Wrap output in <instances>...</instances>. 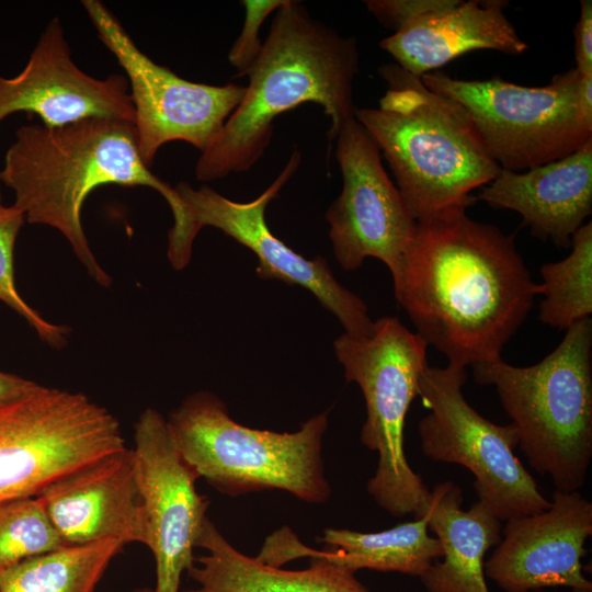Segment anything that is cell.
<instances>
[{
	"instance_id": "6da1fadb",
	"label": "cell",
	"mask_w": 592,
	"mask_h": 592,
	"mask_svg": "<svg viewBox=\"0 0 592 592\" xmlns=\"http://www.w3.org/2000/svg\"><path fill=\"white\" fill-rule=\"evenodd\" d=\"M392 282L415 333L463 368L501 358L542 294L514 235L471 219L466 207L417 221Z\"/></svg>"
},
{
	"instance_id": "7a4b0ae2",
	"label": "cell",
	"mask_w": 592,
	"mask_h": 592,
	"mask_svg": "<svg viewBox=\"0 0 592 592\" xmlns=\"http://www.w3.org/2000/svg\"><path fill=\"white\" fill-rule=\"evenodd\" d=\"M360 69L357 41L314 19L288 0L275 11L262 49L246 76L242 100L195 166L200 181L250 170L273 136L274 119L304 103L320 105L330 119L329 149L354 117L353 83Z\"/></svg>"
},
{
	"instance_id": "3957f363",
	"label": "cell",
	"mask_w": 592,
	"mask_h": 592,
	"mask_svg": "<svg viewBox=\"0 0 592 592\" xmlns=\"http://www.w3.org/2000/svg\"><path fill=\"white\" fill-rule=\"evenodd\" d=\"M0 183L15 195L14 205L31 224L59 230L89 275L102 286L110 275L98 263L81 224L87 196L104 184L149 186L168 202L173 226L168 244L180 241L185 216L175 189L144 163L134 123L105 117L45 126L23 125L4 156Z\"/></svg>"
},
{
	"instance_id": "277c9868",
	"label": "cell",
	"mask_w": 592,
	"mask_h": 592,
	"mask_svg": "<svg viewBox=\"0 0 592 592\" xmlns=\"http://www.w3.org/2000/svg\"><path fill=\"white\" fill-rule=\"evenodd\" d=\"M378 72L386 93L378 107L356 109L354 117L387 160L413 219L471 206V192L501 168L466 110L397 64L382 65Z\"/></svg>"
},
{
	"instance_id": "5b68a950",
	"label": "cell",
	"mask_w": 592,
	"mask_h": 592,
	"mask_svg": "<svg viewBox=\"0 0 592 592\" xmlns=\"http://www.w3.org/2000/svg\"><path fill=\"white\" fill-rule=\"evenodd\" d=\"M471 367L478 384L496 387L530 466L556 490L579 491L592 459L591 317L570 326L536 364L499 358Z\"/></svg>"
},
{
	"instance_id": "8992f818",
	"label": "cell",
	"mask_w": 592,
	"mask_h": 592,
	"mask_svg": "<svg viewBox=\"0 0 592 592\" xmlns=\"http://www.w3.org/2000/svg\"><path fill=\"white\" fill-rule=\"evenodd\" d=\"M167 426L187 465L221 493L276 489L309 503L331 496L321 453L328 411L278 433L238 423L216 395L197 391L169 414Z\"/></svg>"
},
{
	"instance_id": "52a82bcc",
	"label": "cell",
	"mask_w": 592,
	"mask_h": 592,
	"mask_svg": "<svg viewBox=\"0 0 592 592\" xmlns=\"http://www.w3.org/2000/svg\"><path fill=\"white\" fill-rule=\"evenodd\" d=\"M334 352L348 382L362 390L366 419L361 441L378 455L377 468L366 491L379 508L395 517L423 516L431 491L409 465L405 452L408 410L419 396V380L429 366L428 344L396 317L374 322L368 338L343 333Z\"/></svg>"
},
{
	"instance_id": "ba28073f",
	"label": "cell",
	"mask_w": 592,
	"mask_h": 592,
	"mask_svg": "<svg viewBox=\"0 0 592 592\" xmlns=\"http://www.w3.org/2000/svg\"><path fill=\"white\" fill-rule=\"evenodd\" d=\"M432 91L458 102L473 121L489 156L504 170L524 171L561 159L592 140V76L576 68L547 86L425 73Z\"/></svg>"
},
{
	"instance_id": "9c48e42d",
	"label": "cell",
	"mask_w": 592,
	"mask_h": 592,
	"mask_svg": "<svg viewBox=\"0 0 592 592\" xmlns=\"http://www.w3.org/2000/svg\"><path fill=\"white\" fill-rule=\"evenodd\" d=\"M125 446L118 420L81 392L42 386L0 405V503L36 497Z\"/></svg>"
},
{
	"instance_id": "30bf717a",
	"label": "cell",
	"mask_w": 592,
	"mask_h": 592,
	"mask_svg": "<svg viewBox=\"0 0 592 592\" xmlns=\"http://www.w3.org/2000/svg\"><path fill=\"white\" fill-rule=\"evenodd\" d=\"M466 379L465 368L449 364L428 366L421 374L419 396L429 410L418 426L422 453L467 468L478 501L500 521L548 509L550 500L514 453V425L496 424L471 407L463 395Z\"/></svg>"
},
{
	"instance_id": "8fae6325",
	"label": "cell",
	"mask_w": 592,
	"mask_h": 592,
	"mask_svg": "<svg viewBox=\"0 0 592 592\" xmlns=\"http://www.w3.org/2000/svg\"><path fill=\"white\" fill-rule=\"evenodd\" d=\"M82 5L100 39L125 70L144 163L150 169L159 148L173 140L204 151L239 105L246 86L187 81L144 54L101 1L84 0Z\"/></svg>"
},
{
	"instance_id": "7c38bea8",
	"label": "cell",
	"mask_w": 592,
	"mask_h": 592,
	"mask_svg": "<svg viewBox=\"0 0 592 592\" xmlns=\"http://www.w3.org/2000/svg\"><path fill=\"white\" fill-rule=\"evenodd\" d=\"M300 153L294 150L273 183L250 202L231 201L212 187H192L180 182L174 189L183 205L185 227L182 255L191 259L194 238L204 226L215 227L250 249L258 258V276L299 285L310 291L332 312L353 338H368L374 321L365 303L337 282L327 261L317 257L308 260L275 237L265 221V209L281 189L297 171Z\"/></svg>"
},
{
	"instance_id": "4fadbf2b",
	"label": "cell",
	"mask_w": 592,
	"mask_h": 592,
	"mask_svg": "<svg viewBox=\"0 0 592 592\" xmlns=\"http://www.w3.org/2000/svg\"><path fill=\"white\" fill-rule=\"evenodd\" d=\"M334 140L343 186L326 214L333 253L348 271L376 258L394 280L417 221L385 171L379 148L355 117L341 126Z\"/></svg>"
},
{
	"instance_id": "5bb4252c",
	"label": "cell",
	"mask_w": 592,
	"mask_h": 592,
	"mask_svg": "<svg viewBox=\"0 0 592 592\" xmlns=\"http://www.w3.org/2000/svg\"><path fill=\"white\" fill-rule=\"evenodd\" d=\"M135 467L156 562L153 592H180L181 578L194 565L193 554L207 519V497L196 490L200 478L183 459L167 420L146 409L135 424Z\"/></svg>"
},
{
	"instance_id": "9a60e30c",
	"label": "cell",
	"mask_w": 592,
	"mask_h": 592,
	"mask_svg": "<svg viewBox=\"0 0 592 592\" xmlns=\"http://www.w3.org/2000/svg\"><path fill=\"white\" fill-rule=\"evenodd\" d=\"M591 535V501L579 491L555 489L548 509L506 521L485 574L505 592L558 587L592 592L582 566Z\"/></svg>"
},
{
	"instance_id": "2e32d148",
	"label": "cell",
	"mask_w": 592,
	"mask_h": 592,
	"mask_svg": "<svg viewBox=\"0 0 592 592\" xmlns=\"http://www.w3.org/2000/svg\"><path fill=\"white\" fill-rule=\"evenodd\" d=\"M38 115L45 126H60L89 117L134 123L127 78L98 79L72 60L57 16L42 33L24 69L13 78L0 76V123L10 114Z\"/></svg>"
},
{
	"instance_id": "e0dca14e",
	"label": "cell",
	"mask_w": 592,
	"mask_h": 592,
	"mask_svg": "<svg viewBox=\"0 0 592 592\" xmlns=\"http://www.w3.org/2000/svg\"><path fill=\"white\" fill-rule=\"evenodd\" d=\"M37 497L67 546L105 539L150 545L132 448L124 447L62 477Z\"/></svg>"
},
{
	"instance_id": "ac0fdd59",
	"label": "cell",
	"mask_w": 592,
	"mask_h": 592,
	"mask_svg": "<svg viewBox=\"0 0 592 592\" xmlns=\"http://www.w3.org/2000/svg\"><path fill=\"white\" fill-rule=\"evenodd\" d=\"M476 198L494 209L519 213L533 236L568 249L592 213V140L524 171L500 169Z\"/></svg>"
},
{
	"instance_id": "d6986e66",
	"label": "cell",
	"mask_w": 592,
	"mask_h": 592,
	"mask_svg": "<svg viewBox=\"0 0 592 592\" xmlns=\"http://www.w3.org/2000/svg\"><path fill=\"white\" fill-rule=\"evenodd\" d=\"M504 0H456L406 24L379 46L414 77L439 70L471 50L489 49L520 55L528 44L504 14Z\"/></svg>"
},
{
	"instance_id": "ffe728a7",
	"label": "cell",
	"mask_w": 592,
	"mask_h": 592,
	"mask_svg": "<svg viewBox=\"0 0 592 592\" xmlns=\"http://www.w3.org/2000/svg\"><path fill=\"white\" fill-rule=\"evenodd\" d=\"M320 540L331 548L312 549L288 526H283L266 537L255 557L277 568L292 560L318 557L352 572L369 569L421 578L443 555L439 539L429 533L428 511L421 517L380 532L326 528Z\"/></svg>"
},
{
	"instance_id": "44dd1931",
	"label": "cell",
	"mask_w": 592,
	"mask_h": 592,
	"mask_svg": "<svg viewBox=\"0 0 592 592\" xmlns=\"http://www.w3.org/2000/svg\"><path fill=\"white\" fill-rule=\"evenodd\" d=\"M196 547L207 551L186 572L196 587L180 592H369L355 572L318 557L301 570L267 566L236 549L208 517Z\"/></svg>"
},
{
	"instance_id": "7402d4cb",
	"label": "cell",
	"mask_w": 592,
	"mask_h": 592,
	"mask_svg": "<svg viewBox=\"0 0 592 592\" xmlns=\"http://www.w3.org/2000/svg\"><path fill=\"white\" fill-rule=\"evenodd\" d=\"M463 491L453 481L435 485L428 508L429 530L443 555L420 578L426 592H490L485 556L501 540L500 520L482 502L462 509Z\"/></svg>"
},
{
	"instance_id": "603a6c76",
	"label": "cell",
	"mask_w": 592,
	"mask_h": 592,
	"mask_svg": "<svg viewBox=\"0 0 592 592\" xmlns=\"http://www.w3.org/2000/svg\"><path fill=\"white\" fill-rule=\"evenodd\" d=\"M124 546L118 539H105L23 560L0 572V592H94Z\"/></svg>"
},
{
	"instance_id": "cb8c5ba5",
	"label": "cell",
	"mask_w": 592,
	"mask_h": 592,
	"mask_svg": "<svg viewBox=\"0 0 592 592\" xmlns=\"http://www.w3.org/2000/svg\"><path fill=\"white\" fill-rule=\"evenodd\" d=\"M571 252L561 261L545 263L539 320L567 330L592 315V223L582 225L572 236Z\"/></svg>"
},
{
	"instance_id": "d4e9b609",
	"label": "cell",
	"mask_w": 592,
	"mask_h": 592,
	"mask_svg": "<svg viewBox=\"0 0 592 592\" xmlns=\"http://www.w3.org/2000/svg\"><path fill=\"white\" fill-rule=\"evenodd\" d=\"M65 546L37 496L0 503V572Z\"/></svg>"
},
{
	"instance_id": "484cf974",
	"label": "cell",
	"mask_w": 592,
	"mask_h": 592,
	"mask_svg": "<svg viewBox=\"0 0 592 592\" xmlns=\"http://www.w3.org/2000/svg\"><path fill=\"white\" fill-rule=\"evenodd\" d=\"M25 219V214L18 206L3 204L0 183V300L23 317L49 346L61 349L67 343L69 328L44 319L22 298L15 286L14 244Z\"/></svg>"
},
{
	"instance_id": "4316f807",
	"label": "cell",
	"mask_w": 592,
	"mask_h": 592,
	"mask_svg": "<svg viewBox=\"0 0 592 592\" xmlns=\"http://www.w3.org/2000/svg\"><path fill=\"white\" fill-rule=\"evenodd\" d=\"M288 0H243L244 21L242 30L234 42L228 61L237 69L236 77L246 76L248 69L261 53L263 43L259 37V31L264 20L283 7Z\"/></svg>"
},
{
	"instance_id": "83f0119b",
	"label": "cell",
	"mask_w": 592,
	"mask_h": 592,
	"mask_svg": "<svg viewBox=\"0 0 592 592\" xmlns=\"http://www.w3.org/2000/svg\"><path fill=\"white\" fill-rule=\"evenodd\" d=\"M456 0H367V10L395 32L426 13L452 5Z\"/></svg>"
},
{
	"instance_id": "f1b7e54d",
	"label": "cell",
	"mask_w": 592,
	"mask_h": 592,
	"mask_svg": "<svg viewBox=\"0 0 592 592\" xmlns=\"http://www.w3.org/2000/svg\"><path fill=\"white\" fill-rule=\"evenodd\" d=\"M576 69L592 76V1H580V16L573 30Z\"/></svg>"
},
{
	"instance_id": "f546056e",
	"label": "cell",
	"mask_w": 592,
	"mask_h": 592,
	"mask_svg": "<svg viewBox=\"0 0 592 592\" xmlns=\"http://www.w3.org/2000/svg\"><path fill=\"white\" fill-rule=\"evenodd\" d=\"M41 387L42 385H38L35 382L0 372V405L33 394Z\"/></svg>"
},
{
	"instance_id": "4dcf8cb0",
	"label": "cell",
	"mask_w": 592,
	"mask_h": 592,
	"mask_svg": "<svg viewBox=\"0 0 592 592\" xmlns=\"http://www.w3.org/2000/svg\"><path fill=\"white\" fill-rule=\"evenodd\" d=\"M132 592H153V589L151 588H138L133 590Z\"/></svg>"
},
{
	"instance_id": "1f68e13d",
	"label": "cell",
	"mask_w": 592,
	"mask_h": 592,
	"mask_svg": "<svg viewBox=\"0 0 592 592\" xmlns=\"http://www.w3.org/2000/svg\"><path fill=\"white\" fill-rule=\"evenodd\" d=\"M531 592H545V591H543V590H538V591H531ZM572 592H573V591H572Z\"/></svg>"
}]
</instances>
